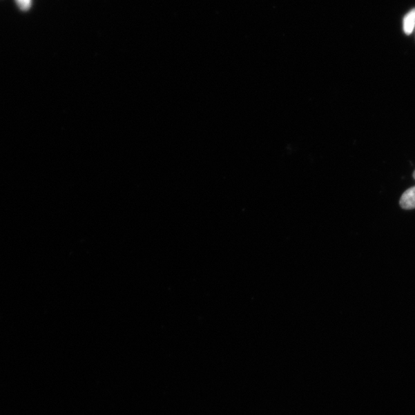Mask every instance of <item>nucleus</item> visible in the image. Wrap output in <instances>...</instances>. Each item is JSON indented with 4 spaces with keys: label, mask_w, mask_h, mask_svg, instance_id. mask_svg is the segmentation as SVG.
Listing matches in <instances>:
<instances>
[{
    "label": "nucleus",
    "mask_w": 415,
    "mask_h": 415,
    "mask_svg": "<svg viewBox=\"0 0 415 415\" xmlns=\"http://www.w3.org/2000/svg\"><path fill=\"white\" fill-rule=\"evenodd\" d=\"M400 206L401 208L407 210L415 209V186L408 189L401 195Z\"/></svg>",
    "instance_id": "obj_1"
},
{
    "label": "nucleus",
    "mask_w": 415,
    "mask_h": 415,
    "mask_svg": "<svg viewBox=\"0 0 415 415\" xmlns=\"http://www.w3.org/2000/svg\"><path fill=\"white\" fill-rule=\"evenodd\" d=\"M415 26V10L408 13L404 20V30L407 35H410Z\"/></svg>",
    "instance_id": "obj_2"
},
{
    "label": "nucleus",
    "mask_w": 415,
    "mask_h": 415,
    "mask_svg": "<svg viewBox=\"0 0 415 415\" xmlns=\"http://www.w3.org/2000/svg\"><path fill=\"white\" fill-rule=\"evenodd\" d=\"M19 8L23 11L29 10L32 6V0H15Z\"/></svg>",
    "instance_id": "obj_3"
},
{
    "label": "nucleus",
    "mask_w": 415,
    "mask_h": 415,
    "mask_svg": "<svg viewBox=\"0 0 415 415\" xmlns=\"http://www.w3.org/2000/svg\"><path fill=\"white\" fill-rule=\"evenodd\" d=\"M413 176H414V179L415 180V171H414V173L413 174Z\"/></svg>",
    "instance_id": "obj_4"
}]
</instances>
